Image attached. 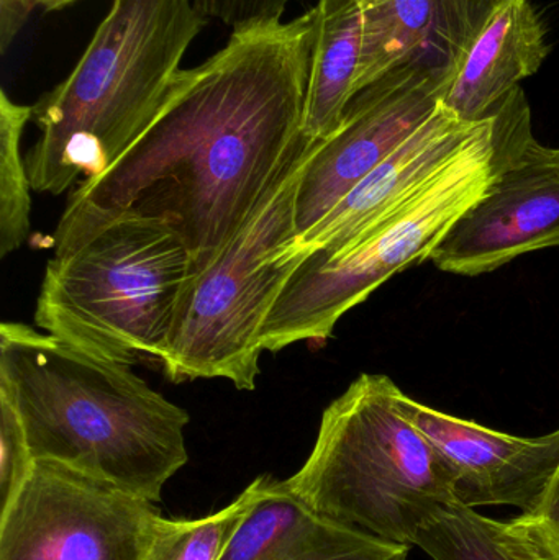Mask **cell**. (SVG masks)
Wrapping results in <instances>:
<instances>
[{
    "label": "cell",
    "instance_id": "cell-16",
    "mask_svg": "<svg viewBox=\"0 0 559 560\" xmlns=\"http://www.w3.org/2000/svg\"><path fill=\"white\" fill-rule=\"evenodd\" d=\"M315 10L317 28L302 133L324 141L338 130L358 94L363 13L358 0H321Z\"/></svg>",
    "mask_w": 559,
    "mask_h": 560
},
{
    "label": "cell",
    "instance_id": "cell-3",
    "mask_svg": "<svg viewBox=\"0 0 559 560\" xmlns=\"http://www.w3.org/2000/svg\"><path fill=\"white\" fill-rule=\"evenodd\" d=\"M35 323L72 348L125 365H163L193 259L163 220L69 197Z\"/></svg>",
    "mask_w": 559,
    "mask_h": 560
},
{
    "label": "cell",
    "instance_id": "cell-9",
    "mask_svg": "<svg viewBox=\"0 0 559 560\" xmlns=\"http://www.w3.org/2000/svg\"><path fill=\"white\" fill-rule=\"evenodd\" d=\"M161 516L107 480L35 459L0 512V560H141Z\"/></svg>",
    "mask_w": 559,
    "mask_h": 560
},
{
    "label": "cell",
    "instance_id": "cell-8",
    "mask_svg": "<svg viewBox=\"0 0 559 560\" xmlns=\"http://www.w3.org/2000/svg\"><path fill=\"white\" fill-rule=\"evenodd\" d=\"M491 166L481 199L433 252L432 261L442 271L473 278L559 246V148L535 140L521 88L492 114Z\"/></svg>",
    "mask_w": 559,
    "mask_h": 560
},
{
    "label": "cell",
    "instance_id": "cell-13",
    "mask_svg": "<svg viewBox=\"0 0 559 560\" xmlns=\"http://www.w3.org/2000/svg\"><path fill=\"white\" fill-rule=\"evenodd\" d=\"M479 124H466L445 107L417 128L393 154L374 167L307 233L284 248L286 258L331 252L403 202L443 170L468 143Z\"/></svg>",
    "mask_w": 559,
    "mask_h": 560
},
{
    "label": "cell",
    "instance_id": "cell-10",
    "mask_svg": "<svg viewBox=\"0 0 559 560\" xmlns=\"http://www.w3.org/2000/svg\"><path fill=\"white\" fill-rule=\"evenodd\" d=\"M450 84L422 66H399L354 95L338 130L315 144L305 164L298 238L432 117Z\"/></svg>",
    "mask_w": 559,
    "mask_h": 560
},
{
    "label": "cell",
    "instance_id": "cell-23",
    "mask_svg": "<svg viewBox=\"0 0 559 560\" xmlns=\"http://www.w3.org/2000/svg\"><path fill=\"white\" fill-rule=\"evenodd\" d=\"M39 0H0V51L7 52Z\"/></svg>",
    "mask_w": 559,
    "mask_h": 560
},
{
    "label": "cell",
    "instance_id": "cell-1",
    "mask_svg": "<svg viewBox=\"0 0 559 560\" xmlns=\"http://www.w3.org/2000/svg\"><path fill=\"white\" fill-rule=\"evenodd\" d=\"M317 10L233 30L180 69L147 130L71 197L170 223L193 275L238 235L302 140Z\"/></svg>",
    "mask_w": 559,
    "mask_h": 560
},
{
    "label": "cell",
    "instance_id": "cell-2",
    "mask_svg": "<svg viewBox=\"0 0 559 560\" xmlns=\"http://www.w3.org/2000/svg\"><path fill=\"white\" fill-rule=\"evenodd\" d=\"M0 394L15 405L35 459L56 460L160 503L187 460L189 415L130 365L23 323L0 326Z\"/></svg>",
    "mask_w": 559,
    "mask_h": 560
},
{
    "label": "cell",
    "instance_id": "cell-15",
    "mask_svg": "<svg viewBox=\"0 0 559 560\" xmlns=\"http://www.w3.org/2000/svg\"><path fill=\"white\" fill-rule=\"evenodd\" d=\"M548 55L545 26L531 0H509L466 52L442 107L466 124H479Z\"/></svg>",
    "mask_w": 559,
    "mask_h": 560
},
{
    "label": "cell",
    "instance_id": "cell-6",
    "mask_svg": "<svg viewBox=\"0 0 559 560\" xmlns=\"http://www.w3.org/2000/svg\"><path fill=\"white\" fill-rule=\"evenodd\" d=\"M492 115L453 160L407 199L331 252H314L294 269L259 332L263 352L325 341L338 319L377 287L432 259L456 222L481 199L492 177Z\"/></svg>",
    "mask_w": 559,
    "mask_h": 560
},
{
    "label": "cell",
    "instance_id": "cell-5",
    "mask_svg": "<svg viewBox=\"0 0 559 560\" xmlns=\"http://www.w3.org/2000/svg\"><path fill=\"white\" fill-rule=\"evenodd\" d=\"M403 394L387 375L361 374L328 405L311 456L284 482L337 525L412 546L456 500L452 469L400 410Z\"/></svg>",
    "mask_w": 559,
    "mask_h": 560
},
{
    "label": "cell",
    "instance_id": "cell-12",
    "mask_svg": "<svg viewBox=\"0 0 559 560\" xmlns=\"http://www.w3.org/2000/svg\"><path fill=\"white\" fill-rule=\"evenodd\" d=\"M509 0H358L363 13L358 92L399 66L453 81L466 52Z\"/></svg>",
    "mask_w": 559,
    "mask_h": 560
},
{
    "label": "cell",
    "instance_id": "cell-11",
    "mask_svg": "<svg viewBox=\"0 0 559 560\" xmlns=\"http://www.w3.org/2000/svg\"><path fill=\"white\" fill-rule=\"evenodd\" d=\"M400 410L453 474L455 500L468 509L509 505L535 512L559 466V430L519 438L433 410L400 395Z\"/></svg>",
    "mask_w": 559,
    "mask_h": 560
},
{
    "label": "cell",
    "instance_id": "cell-20",
    "mask_svg": "<svg viewBox=\"0 0 559 560\" xmlns=\"http://www.w3.org/2000/svg\"><path fill=\"white\" fill-rule=\"evenodd\" d=\"M35 457L15 405L0 394V512L15 499L32 474Z\"/></svg>",
    "mask_w": 559,
    "mask_h": 560
},
{
    "label": "cell",
    "instance_id": "cell-7",
    "mask_svg": "<svg viewBox=\"0 0 559 560\" xmlns=\"http://www.w3.org/2000/svg\"><path fill=\"white\" fill-rule=\"evenodd\" d=\"M318 141L301 143L238 235L203 271L190 275L177 302L163 371L174 384L225 378L255 390L259 332L286 280L304 258H286L298 240L295 202Z\"/></svg>",
    "mask_w": 559,
    "mask_h": 560
},
{
    "label": "cell",
    "instance_id": "cell-17",
    "mask_svg": "<svg viewBox=\"0 0 559 560\" xmlns=\"http://www.w3.org/2000/svg\"><path fill=\"white\" fill-rule=\"evenodd\" d=\"M414 546L433 560H558L521 516L498 522L458 502L426 523Z\"/></svg>",
    "mask_w": 559,
    "mask_h": 560
},
{
    "label": "cell",
    "instance_id": "cell-22",
    "mask_svg": "<svg viewBox=\"0 0 559 560\" xmlns=\"http://www.w3.org/2000/svg\"><path fill=\"white\" fill-rule=\"evenodd\" d=\"M521 518L535 538L559 560V466L535 512Z\"/></svg>",
    "mask_w": 559,
    "mask_h": 560
},
{
    "label": "cell",
    "instance_id": "cell-19",
    "mask_svg": "<svg viewBox=\"0 0 559 560\" xmlns=\"http://www.w3.org/2000/svg\"><path fill=\"white\" fill-rule=\"evenodd\" d=\"M33 107L15 104L0 92V256L5 258L25 243L30 233L28 170L20 150Z\"/></svg>",
    "mask_w": 559,
    "mask_h": 560
},
{
    "label": "cell",
    "instance_id": "cell-18",
    "mask_svg": "<svg viewBox=\"0 0 559 560\" xmlns=\"http://www.w3.org/2000/svg\"><path fill=\"white\" fill-rule=\"evenodd\" d=\"M259 495V477L229 506L197 520L164 518L141 560H220Z\"/></svg>",
    "mask_w": 559,
    "mask_h": 560
},
{
    "label": "cell",
    "instance_id": "cell-14",
    "mask_svg": "<svg viewBox=\"0 0 559 560\" xmlns=\"http://www.w3.org/2000/svg\"><path fill=\"white\" fill-rule=\"evenodd\" d=\"M409 548L337 525L299 502L284 480L259 476L258 499L220 560H407Z\"/></svg>",
    "mask_w": 559,
    "mask_h": 560
},
{
    "label": "cell",
    "instance_id": "cell-21",
    "mask_svg": "<svg viewBox=\"0 0 559 560\" xmlns=\"http://www.w3.org/2000/svg\"><path fill=\"white\" fill-rule=\"evenodd\" d=\"M292 0H196L206 19L219 20L233 30L281 22Z\"/></svg>",
    "mask_w": 559,
    "mask_h": 560
},
{
    "label": "cell",
    "instance_id": "cell-24",
    "mask_svg": "<svg viewBox=\"0 0 559 560\" xmlns=\"http://www.w3.org/2000/svg\"><path fill=\"white\" fill-rule=\"evenodd\" d=\"M74 2L78 0H39V5L45 7L46 10H59Z\"/></svg>",
    "mask_w": 559,
    "mask_h": 560
},
{
    "label": "cell",
    "instance_id": "cell-4",
    "mask_svg": "<svg viewBox=\"0 0 559 560\" xmlns=\"http://www.w3.org/2000/svg\"><path fill=\"white\" fill-rule=\"evenodd\" d=\"M207 19L196 0H114L71 74L33 105L35 192L101 176L147 130Z\"/></svg>",
    "mask_w": 559,
    "mask_h": 560
}]
</instances>
